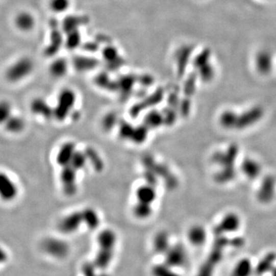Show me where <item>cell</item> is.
I'll list each match as a JSON object with an SVG mask.
<instances>
[{
    "label": "cell",
    "instance_id": "cell-1",
    "mask_svg": "<svg viewBox=\"0 0 276 276\" xmlns=\"http://www.w3.org/2000/svg\"><path fill=\"white\" fill-rule=\"evenodd\" d=\"M35 65L31 58L22 56L10 64L4 73L6 81L17 84L27 79L34 71Z\"/></svg>",
    "mask_w": 276,
    "mask_h": 276
},
{
    "label": "cell",
    "instance_id": "cell-2",
    "mask_svg": "<svg viewBox=\"0 0 276 276\" xmlns=\"http://www.w3.org/2000/svg\"><path fill=\"white\" fill-rule=\"evenodd\" d=\"M76 102V94L70 88H64L59 92L56 106L53 108V118L62 122L68 117Z\"/></svg>",
    "mask_w": 276,
    "mask_h": 276
},
{
    "label": "cell",
    "instance_id": "cell-3",
    "mask_svg": "<svg viewBox=\"0 0 276 276\" xmlns=\"http://www.w3.org/2000/svg\"><path fill=\"white\" fill-rule=\"evenodd\" d=\"M211 59V51L209 48H205L193 60V66L196 69L195 74L198 79L205 83L212 82L215 77V68L212 64Z\"/></svg>",
    "mask_w": 276,
    "mask_h": 276
},
{
    "label": "cell",
    "instance_id": "cell-4",
    "mask_svg": "<svg viewBox=\"0 0 276 276\" xmlns=\"http://www.w3.org/2000/svg\"><path fill=\"white\" fill-rule=\"evenodd\" d=\"M265 115V110L261 105H254L241 113L236 112L235 131H242L259 123Z\"/></svg>",
    "mask_w": 276,
    "mask_h": 276
},
{
    "label": "cell",
    "instance_id": "cell-5",
    "mask_svg": "<svg viewBox=\"0 0 276 276\" xmlns=\"http://www.w3.org/2000/svg\"><path fill=\"white\" fill-rule=\"evenodd\" d=\"M41 249L47 256L55 259H65L70 251L69 245L60 238L48 236L41 242Z\"/></svg>",
    "mask_w": 276,
    "mask_h": 276
},
{
    "label": "cell",
    "instance_id": "cell-6",
    "mask_svg": "<svg viewBox=\"0 0 276 276\" xmlns=\"http://www.w3.org/2000/svg\"><path fill=\"white\" fill-rule=\"evenodd\" d=\"M239 147L236 144H230L227 148L217 150L212 156V161L219 168H234L236 167Z\"/></svg>",
    "mask_w": 276,
    "mask_h": 276
},
{
    "label": "cell",
    "instance_id": "cell-7",
    "mask_svg": "<svg viewBox=\"0 0 276 276\" xmlns=\"http://www.w3.org/2000/svg\"><path fill=\"white\" fill-rule=\"evenodd\" d=\"M276 195V177L266 174L262 178L256 191V197L259 204L267 205L274 200Z\"/></svg>",
    "mask_w": 276,
    "mask_h": 276
},
{
    "label": "cell",
    "instance_id": "cell-8",
    "mask_svg": "<svg viewBox=\"0 0 276 276\" xmlns=\"http://www.w3.org/2000/svg\"><path fill=\"white\" fill-rule=\"evenodd\" d=\"M19 186L16 181L4 171H0V200L12 203L19 196Z\"/></svg>",
    "mask_w": 276,
    "mask_h": 276
},
{
    "label": "cell",
    "instance_id": "cell-9",
    "mask_svg": "<svg viewBox=\"0 0 276 276\" xmlns=\"http://www.w3.org/2000/svg\"><path fill=\"white\" fill-rule=\"evenodd\" d=\"M240 216L234 212H229L222 216L221 220L213 229L215 236H225L235 233L240 229Z\"/></svg>",
    "mask_w": 276,
    "mask_h": 276
},
{
    "label": "cell",
    "instance_id": "cell-10",
    "mask_svg": "<svg viewBox=\"0 0 276 276\" xmlns=\"http://www.w3.org/2000/svg\"><path fill=\"white\" fill-rule=\"evenodd\" d=\"M62 191L64 194L68 196H72L77 193V170H74L71 166L62 167L60 176Z\"/></svg>",
    "mask_w": 276,
    "mask_h": 276
},
{
    "label": "cell",
    "instance_id": "cell-11",
    "mask_svg": "<svg viewBox=\"0 0 276 276\" xmlns=\"http://www.w3.org/2000/svg\"><path fill=\"white\" fill-rule=\"evenodd\" d=\"M254 65L256 71L261 76H266L271 74L274 68L272 54L266 49L258 52L255 56Z\"/></svg>",
    "mask_w": 276,
    "mask_h": 276
},
{
    "label": "cell",
    "instance_id": "cell-12",
    "mask_svg": "<svg viewBox=\"0 0 276 276\" xmlns=\"http://www.w3.org/2000/svg\"><path fill=\"white\" fill-rule=\"evenodd\" d=\"M83 223L82 212L76 211L64 216L59 223L58 230L62 234L70 235L76 233Z\"/></svg>",
    "mask_w": 276,
    "mask_h": 276
},
{
    "label": "cell",
    "instance_id": "cell-13",
    "mask_svg": "<svg viewBox=\"0 0 276 276\" xmlns=\"http://www.w3.org/2000/svg\"><path fill=\"white\" fill-rule=\"evenodd\" d=\"M164 256V262L173 268L184 266L187 260V251L181 244L171 245Z\"/></svg>",
    "mask_w": 276,
    "mask_h": 276
},
{
    "label": "cell",
    "instance_id": "cell-14",
    "mask_svg": "<svg viewBox=\"0 0 276 276\" xmlns=\"http://www.w3.org/2000/svg\"><path fill=\"white\" fill-rule=\"evenodd\" d=\"M240 170L247 179L249 181H256L260 178L262 167L257 160L247 157L241 162Z\"/></svg>",
    "mask_w": 276,
    "mask_h": 276
},
{
    "label": "cell",
    "instance_id": "cell-15",
    "mask_svg": "<svg viewBox=\"0 0 276 276\" xmlns=\"http://www.w3.org/2000/svg\"><path fill=\"white\" fill-rule=\"evenodd\" d=\"M36 25V18L30 12L21 11L15 16V27L21 33H30L34 30Z\"/></svg>",
    "mask_w": 276,
    "mask_h": 276
},
{
    "label": "cell",
    "instance_id": "cell-16",
    "mask_svg": "<svg viewBox=\"0 0 276 276\" xmlns=\"http://www.w3.org/2000/svg\"><path fill=\"white\" fill-rule=\"evenodd\" d=\"M30 111L34 115L42 117L45 120L53 118V108L49 104L42 98L36 97L30 103Z\"/></svg>",
    "mask_w": 276,
    "mask_h": 276
},
{
    "label": "cell",
    "instance_id": "cell-17",
    "mask_svg": "<svg viewBox=\"0 0 276 276\" xmlns=\"http://www.w3.org/2000/svg\"><path fill=\"white\" fill-rule=\"evenodd\" d=\"M54 25V24H53ZM62 31L59 30L57 25L53 26L50 34V40L45 48V55L47 57H53L59 53V49L64 43Z\"/></svg>",
    "mask_w": 276,
    "mask_h": 276
},
{
    "label": "cell",
    "instance_id": "cell-18",
    "mask_svg": "<svg viewBox=\"0 0 276 276\" xmlns=\"http://www.w3.org/2000/svg\"><path fill=\"white\" fill-rule=\"evenodd\" d=\"M276 253L275 252H268L258 262L257 265L254 266V272L258 276H263L272 271L273 268L276 266Z\"/></svg>",
    "mask_w": 276,
    "mask_h": 276
},
{
    "label": "cell",
    "instance_id": "cell-19",
    "mask_svg": "<svg viewBox=\"0 0 276 276\" xmlns=\"http://www.w3.org/2000/svg\"><path fill=\"white\" fill-rule=\"evenodd\" d=\"M187 239L193 246H203L207 240V230L199 224L192 225L187 232Z\"/></svg>",
    "mask_w": 276,
    "mask_h": 276
},
{
    "label": "cell",
    "instance_id": "cell-20",
    "mask_svg": "<svg viewBox=\"0 0 276 276\" xmlns=\"http://www.w3.org/2000/svg\"><path fill=\"white\" fill-rule=\"evenodd\" d=\"M76 144L71 141H68V142L62 144L59 147L57 155H56V161L58 165L60 166L61 167L70 165L71 158L76 150Z\"/></svg>",
    "mask_w": 276,
    "mask_h": 276
},
{
    "label": "cell",
    "instance_id": "cell-21",
    "mask_svg": "<svg viewBox=\"0 0 276 276\" xmlns=\"http://www.w3.org/2000/svg\"><path fill=\"white\" fill-rule=\"evenodd\" d=\"M117 234L112 230L106 229L102 230L97 235V242L99 248L114 250L117 244Z\"/></svg>",
    "mask_w": 276,
    "mask_h": 276
},
{
    "label": "cell",
    "instance_id": "cell-22",
    "mask_svg": "<svg viewBox=\"0 0 276 276\" xmlns=\"http://www.w3.org/2000/svg\"><path fill=\"white\" fill-rule=\"evenodd\" d=\"M3 127L9 134L16 135L25 131L27 128V121L22 116L13 114Z\"/></svg>",
    "mask_w": 276,
    "mask_h": 276
},
{
    "label": "cell",
    "instance_id": "cell-23",
    "mask_svg": "<svg viewBox=\"0 0 276 276\" xmlns=\"http://www.w3.org/2000/svg\"><path fill=\"white\" fill-rule=\"evenodd\" d=\"M254 272V266L251 259L243 257L239 259L232 270L231 276H252Z\"/></svg>",
    "mask_w": 276,
    "mask_h": 276
},
{
    "label": "cell",
    "instance_id": "cell-24",
    "mask_svg": "<svg viewBox=\"0 0 276 276\" xmlns=\"http://www.w3.org/2000/svg\"><path fill=\"white\" fill-rule=\"evenodd\" d=\"M171 245L170 242V236L167 232L160 231L154 237V250L158 254H165Z\"/></svg>",
    "mask_w": 276,
    "mask_h": 276
},
{
    "label": "cell",
    "instance_id": "cell-25",
    "mask_svg": "<svg viewBox=\"0 0 276 276\" xmlns=\"http://www.w3.org/2000/svg\"><path fill=\"white\" fill-rule=\"evenodd\" d=\"M68 71V63L64 58H58L51 62L48 68L50 76L54 79H62Z\"/></svg>",
    "mask_w": 276,
    "mask_h": 276
},
{
    "label": "cell",
    "instance_id": "cell-26",
    "mask_svg": "<svg viewBox=\"0 0 276 276\" xmlns=\"http://www.w3.org/2000/svg\"><path fill=\"white\" fill-rule=\"evenodd\" d=\"M136 197L138 202L152 204L157 198V192L153 186L145 184L141 186L136 190Z\"/></svg>",
    "mask_w": 276,
    "mask_h": 276
},
{
    "label": "cell",
    "instance_id": "cell-27",
    "mask_svg": "<svg viewBox=\"0 0 276 276\" xmlns=\"http://www.w3.org/2000/svg\"><path fill=\"white\" fill-rule=\"evenodd\" d=\"M237 176V169L219 168L214 175V181L219 185H225L233 182Z\"/></svg>",
    "mask_w": 276,
    "mask_h": 276
},
{
    "label": "cell",
    "instance_id": "cell-28",
    "mask_svg": "<svg viewBox=\"0 0 276 276\" xmlns=\"http://www.w3.org/2000/svg\"><path fill=\"white\" fill-rule=\"evenodd\" d=\"M163 93L162 91H157L155 93V95H152V97H149L147 101H145L144 103L139 104V105H134L131 110V114L132 117H137L139 115L141 111L144 110V108H149V107L153 106V105H156L158 102H161L162 100Z\"/></svg>",
    "mask_w": 276,
    "mask_h": 276
},
{
    "label": "cell",
    "instance_id": "cell-29",
    "mask_svg": "<svg viewBox=\"0 0 276 276\" xmlns=\"http://www.w3.org/2000/svg\"><path fill=\"white\" fill-rule=\"evenodd\" d=\"M82 216L83 223L90 230H96L100 225V217L94 209L85 208L82 211Z\"/></svg>",
    "mask_w": 276,
    "mask_h": 276
},
{
    "label": "cell",
    "instance_id": "cell-30",
    "mask_svg": "<svg viewBox=\"0 0 276 276\" xmlns=\"http://www.w3.org/2000/svg\"><path fill=\"white\" fill-rule=\"evenodd\" d=\"M144 124H145L149 129H156L161 125L164 124L163 113L157 110L149 111L144 117Z\"/></svg>",
    "mask_w": 276,
    "mask_h": 276
},
{
    "label": "cell",
    "instance_id": "cell-31",
    "mask_svg": "<svg viewBox=\"0 0 276 276\" xmlns=\"http://www.w3.org/2000/svg\"><path fill=\"white\" fill-rule=\"evenodd\" d=\"M87 160L92 165L93 168L97 172H102L105 167V163L97 150L93 147H88L85 150Z\"/></svg>",
    "mask_w": 276,
    "mask_h": 276
},
{
    "label": "cell",
    "instance_id": "cell-32",
    "mask_svg": "<svg viewBox=\"0 0 276 276\" xmlns=\"http://www.w3.org/2000/svg\"><path fill=\"white\" fill-rule=\"evenodd\" d=\"M153 213L152 204H145V203L138 202L133 208V213L137 219H145L150 217Z\"/></svg>",
    "mask_w": 276,
    "mask_h": 276
},
{
    "label": "cell",
    "instance_id": "cell-33",
    "mask_svg": "<svg viewBox=\"0 0 276 276\" xmlns=\"http://www.w3.org/2000/svg\"><path fill=\"white\" fill-rule=\"evenodd\" d=\"M71 0H49L48 7L55 14H63L69 10L71 7Z\"/></svg>",
    "mask_w": 276,
    "mask_h": 276
},
{
    "label": "cell",
    "instance_id": "cell-34",
    "mask_svg": "<svg viewBox=\"0 0 276 276\" xmlns=\"http://www.w3.org/2000/svg\"><path fill=\"white\" fill-rule=\"evenodd\" d=\"M148 130L149 128L145 124L136 127L131 137V141L137 144H141L145 142L148 136Z\"/></svg>",
    "mask_w": 276,
    "mask_h": 276
},
{
    "label": "cell",
    "instance_id": "cell-35",
    "mask_svg": "<svg viewBox=\"0 0 276 276\" xmlns=\"http://www.w3.org/2000/svg\"><path fill=\"white\" fill-rule=\"evenodd\" d=\"M152 272L153 276H181L175 271L174 268L165 262L155 265L152 268Z\"/></svg>",
    "mask_w": 276,
    "mask_h": 276
},
{
    "label": "cell",
    "instance_id": "cell-36",
    "mask_svg": "<svg viewBox=\"0 0 276 276\" xmlns=\"http://www.w3.org/2000/svg\"><path fill=\"white\" fill-rule=\"evenodd\" d=\"M13 114V109L12 104L5 99L0 100V126H4Z\"/></svg>",
    "mask_w": 276,
    "mask_h": 276
},
{
    "label": "cell",
    "instance_id": "cell-37",
    "mask_svg": "<svg viewBox=\"0 0 276 276\" xmlns=\"http://www.w3.org/2000/svg\"><path fill=\"white\" fill-rule=\"evenodd\" d=\"M87 160L86 155L85 152L76 150L72 158H71L70 166L73 167L76 170H82L86 165Z\"/></svg>",
    "mask_w": 276,
    "mask_h": 276
},
{
    "label": "cell",
    "instance_id": "cell-38",
    "mask_svg": "<svg viewBox=\"0 0 276 276\" xmlns=\"http://www.w3.org/2000/svg\"><path fill=\"white\" fill-rule=\"evenodd\" d=\"M66 34L67 37L64 41V43L66 45L67 48H69L70 50L73 49L80 43V35L78 33V30L69 32Z\"/></svg>",
    "mask_w": 276,
    "mask_h": 276
},
{
    "label": "cell",
    "instance_id": "cell-39",
    "mask_svg": "<svg viewBox=\"0 0 276 276\" xmlns=\"http://www.w3.org/2000/svg\"><path fill=\"white\" fill-rule=\"evenodd\" d=\"M117 123V116L115 113L110 112L104 117L102 120V128L105 131H110L115 127Z\"/></svg>",
    "mask_w": 276,
    "mask_h": 276
},
{
    "label": "cell",
    "instance_id": "cell-40",
    "mask_svg": "<svg viewBox=\"0 0 276 276\" xmlns=\"http://www.w3.org/2000/svg\"><path fill=\"white\" fill-rule=\"evenodd\" d=\"M134 128L131 123L127 121H123L120 123L119 127V135L123 140H131V136L134 132Z\"/></svg>",
    "mask_w": 276,
    "mask_h": 276
},
{
    "label": "cell",
    "instance_id": "cell-41",
    "mask_svg": "<svg viewBox=\"0 0 276 276\" xmlns=\"http://www.w3.org/2000/svg\"><path fill=\"white\" fill-rule=\"evenodd\" d=\"M162 113L163 116H164V124L169 127L174 124L177 119H178V113H177L176 109L169 107V108L164 109Z\"/></svg>",
    "mask_w": 276,
    "mask_h": 276
},
{
    "label": "cell",
    "instance_id": "cell-42",
    "mask_svg": "<svg viewBox=\"0 0 276 276\" xmlns=\"http://www.w3.org/2000/svg\"><path fill=\"white\" fill-rule=\"evenodd\" d=\"M144 180H145L147 184L156 187L158 183V176L150 170H145L144 173Z\"/></svg>",
    "mask_w": 276,
    "mask_h": 276
},
{
    "label": "cell",
    "instance_id": "cell-43",
    "mask_svg": "<svg viewBox=\"0 0 276 276\" xmlns=\"http://www.w3.org/2000/svg\"><path fill=\"white\" fill-rule=\"evenodd\" d=\"M245 239L241 236H236L233 239H230V246L233 247V248H241L245 245Z\"/></svg>",
    "mask_w": 276,
    "mask_h": 276
},
{
    "label": "cell",
    "instance_id": "cell-44",
    "mask_svg": "<svg viewBox=\"0 0 276 276\" xmlns=\"http://www.w3.org/2000/svg\"><path fill=\"white\" fill-rule=\"evenodd\" d=\"M8 259V253L3 247L0 246V265L5 263Z\"/></svg>",
    "mask_w": 276,
    "mask_h": 276
},
{
    "label": "cell",
    "instance_id": "cell-45",
    "mask_svg": "<svg viewBox=\"0 0 276 276\" xmlns=\"http://www.w3.org/2000/svg\"><path fill=\"white\" fill-rule=\"evenodd\" d=\"M270 274H271V276H276V266L273 268L272 271L270 272Z\"/></svg>",
    "mask_w": 276,
    "mask_h": 276
}]
</instances>
